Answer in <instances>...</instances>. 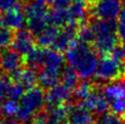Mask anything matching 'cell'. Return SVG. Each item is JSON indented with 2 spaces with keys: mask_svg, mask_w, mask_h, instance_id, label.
<instances>
[{
  "mask_svg": "<svg viewBox=\"0 0 125 124\" xmlns=\"http://www.w3.org/2000/svg\"><path fill=\"white\" fill-rule=\"evenodd\" d=\"M66 59L79 77L90 79L96 72L99 59L98 53L91 45L75 39L67 50Z\"/></svg>",
  "mask_w": 125,
  "mask_h": 124,
  "instance_id": "cell-1",
  "label": "cell"
},
{
  "mask_svg": "<svg viewBox=\"0 0 125 124\" xmlns=\"http://www.w3.org/2000/svg\"><path fill=\"white\" fill-rule=\"evenodd\" d=\"M65 69V59L62 53L45 49L43 66L38 76V82L42 89H51L61 79Z\"/></svg>",
  "mask_w": 125,
  "mask_h": 124,
  "instance_id": "cell-2",
  "label": "cell"
},
{
  "mask_svg": "<svg viewBox=\"0 0 125 124\" xmlns=\"http://www.w3.org/2000/svg\"><path fill=\"white\" fill-rule=\"evenodd\" d=\"M23 8L28 30L36 37L49 26V4L46 0H26Z\"/></svg>",
  "mask_w": 125,
  "mask_h": 124,
  "instance_id": "cell-3",
  "label": "cell"
},
{
  "mask_svg": "<svg viewBox=\"0 0 125 124\" xmlns=\"http://www.w3.org/2000/svg\"><path fill=\"white\" fill-rule=\"evenodd\" d=\"M125 77V62L111 54L101 56L95 72L96 82L106 84ZM95 81V80H94Z\"/></svg>",
  "mask_w": 125,
  "mask_h": 124,
  "instance_id": "cell-4",
  "label": "cell"
},
{
  "mask_svg": "<svg viewBox=\"0 0 125 124\" xmlns=\"http://www.w3.org/2000/svg\"><path fill=\"white\" fill-rule=\"evenodd\" d=\"M45 101L43 90L39 88H32L25 92L18 103L17 118L18 121H28L33 120L38 111L42 108Z\"/></svg>",
  "mask_w": 125,
  "mask_h": 124,
  "instance_id": "cell-5",
  "label": "cell"
},
{
  "mask_svg": "<svg viewBox=\"0 0 125 124\" xmlns=\"http://www.w3.org/2000/svg\"><path fill=\"white\" fill-rule=\"evenodd\" d=\"M121 0H100L90 5L89 14L93 19L115 20L122 11Z\"/></svg>",
  "mask_w": 125,
  "mask_h": 124,
  "instance_id": "cell-6",
  "label": "cell"
},
{
  "mask_svg": "<svg viewBox=\"0 0 125 124\" xmlns=\"http://www.w3.org/2000/svg\"><path fill=\"white\" fill-rule=\"evenodd\" d=\"M69 110V124H95L98 117L92 112L82 106L80 102L74 101L73 103H67Z\"/></svg>",
  "mask_w": 125,
  "mask_h": 124,
  "instance_id": "cell-7",
  "label": "cell"
},
{
  "mask_svg": "<svg viewBox=\"0 0 125 124\" xmlns=\"http://www.w3.org/2000/svg\"><path fill=\"white\" fill-rule=\"evenodd\" d=\"M0 60L4 71L7 74H11L12 76L21 70L24 59L21 57V54L16 51L13 48H3L0 52Z\"/></svg>",
  "mask_w": 125,
  "mask_h": 124,
  "instance_id": "cell-8",
  "label": "cell"
},
{
  "mask_svg": "<svg viewBox=\"0 0 125 124\" xmlns=\"http://www.w3.org/2000/svg\"><path fill=\"white\" fill-rule=\"evenodd\" d=\"M29 30L18 29L14 33V37L11 42V48L20 54L27 55L35 48L36 38Z\"/></svg>",
  "mask_w": 125,
  "mask_h": 124,
  "instance_id": "cell-9",
  "label": "cell"
},
{
  "mask_svg": "<svg viewBox=\"0 0 125 124\" xmlns=\"http://www.w3.org/2000/svg\"><path fill=\"white\" fill-rule=\"evenodd\" d=\"M3 24L11 28L12 30L21 29L23 28L26 23V17L24 14V8L21 6V4H16L14 7L5 12L2 17H0Z\"/></svg>",
  "mask_w": 125,
  "mask_h": 124,
  "instance_id": "cell-10",
  "label": "cell"
},
{
  "mask_svg": "<svg viewBox=\"0 0 125 124\" xmlns=\"http://www.w3.org/2000/svg\"><path fill=\"white\" fill-rule=\"evenodd\" d=\"M72 90H70V88L63 85L62 83L57 84L53 88L49 89V91L46 93L45 100L47 105H64L69 102L72 97Z\"/></svg>",
  "mask_w": 125,
  "mask_h": 124,
  "instance_id": "cell-11",
  "label": "cell"
},
{
  "mask_svg": "<svg viewBox=\"0 0 125 124\" xmlns=\"http://www.w3.org/2000/svg\"><path fill=\"white\" fill-rule=\"evenodd\" d=\"M77 32H78V28L70 26H67L65 28H62L59 31V34L58 35L51 48L53 50L60 53L67 51L70 46L71 45V43L77 38Z\"/></svg>",
  "mask_w": 125,
  "mask_h": 124,
  "instance_id": "cell-12",
  "label": "cell"
},
{
  "mask_svg": "<svg viewBox=\"0 0 125 124\" xmlns=\"http://www.w3.org/2000/svg\"><path fill=\"white\" fill-rule=\"evenodd\" d=\"M59 28L55 26H48L47 28L39 33L38 36H36V43L38 44L40 48H48L52 47L56 38L59 34Z\"/></svg>",
  "mask_w": 125,
  "mask_h": 124,
  "instance_id": "cell-13",
  "label": "cell"
},
{
  "mask_svg": "<svg viewBox=\"0 0 125 124\" xmlns=\"http://www.w3.org/2000/svg\"><path fill=\"white\" fill-rule=\"evenodd\" d=\"M44 54H45V49L34 48L29 53L25 55V64L28 66V69H31L35 71L42 69Z\"/></svg>",
  "mask_w": 125,
  "mask_h": 124,
  "instance_id": "cell-14",
  "label": "cell"
},
{
  "mask_svg": "<svg viewBox=\"0 0 125 124\" xmlns=\"http://www.w3.org/2000/svg\"><path fill=\"white\" fill-rule=\"evenodd\" d=\"M12 79L14 80L19 81L21 84H23L26 89H32L34 88L36 83L38 82V76L36 74V71L31 69H21L20 71L14 74L12 76Z\"/></svg>",
  "mask_w": 125,
  "mask_h": 124,
  "instance_id": "cell-15",
  "label": "cell"
},
{
  "mask_svg": "<svg viewBox=\"0 0 125 124\" xmlns=\"http://www.w3.org/2000/svg\"><path fill=\"white\" fill-rule=\"evenodd\" d=\"M14 84L15 81L12 78L7 74L0 73V102L11 100Z\"/></svg>",
  "mask_w": 125,
  "mask_h": 124,
  "instance_id": "cell-16",
  "label": "cell"
},
{
  "mask_svg": "<svg viewBox=\"0 0 125 124\" xmlns=\"http://www.w3.org/2000/svg\"><path fill=\"white\" fill-rule=\"evenodd\" d=\"M48 24L49 26L62 27L66 25V14L65 9L62 8H54L49 10L48 15Z\"/></svg>",
  "mask_w": 125,
  "mask_h": 124,
  "instance_id": "cell-17",
  "label": "cell"
},
{
  "mask_svg": "<svg viewBox=\"0 0 125 124\" xmlns=\"http://www.w3.org/2000/svg\"><path fill=\"white\" fill-rule=\"evenodd\" d=\"M78 77L79 75L71 67H65V69L63 70L62 76H61L62 84L68 88H70V90L75 89L80 82Z\"/></svg>",
  "mask_w": 125,
  "mask_h": 124,
  "instance_id": "cell-18",
  "label": "cell"
},
{
  "mask_svg": "<svg viewBox=\"0 0 125 124\" xmlns=\"http://www.w3.org/2000/svg\"><path fill=\"white\" fill-rule=\"evenodd\" d=\"M18 104L16 100H7L0 102V117L9 118L17 115Z\"/></svg>",
  "mask_w": 125,
  "mask_h": 124,
  "instance_id": "cell-19",
  "label": "cell"
},
{
  "mask_svg": "<svg viewBox=\"0 0 125 124\" xmlns=\"http://www.w3.org/2000/svg\"><path fill=\"white\" fill-rule=\"evenodd\" d=\"M14 37V31L6 27L0 18V49L6 48L10 45Z\"/></svg>",
  "mask_w": 125,
  "mask_h": 124,
  "instance_id": "cell-20",
  "label": "cell"
},
{
  "mask_svg": "<svg viewBox=\"0 0 125 124\" xmlns=\"http://www.w3.org/2000/svg\"><path fill=\"white\" fill-rule=\"evenodd\" d=\"M97 124H125L124 120L122 116L113 112H108V113L98 117Z\"/></svg>",
  "mask_w": 125,
  "mask_h": 124,
  "instance_id": "cell-21",
  "label": "cell"
},
{
  "mask_svg": "<svg viewBox=\"0 0 125 124\" xmlns=\"http://www.w3.org/2000/svg\"><path fill=\"white\" fill-rule=\"evenodd\" d=\"M33 124H57L55 121H53V119L49 114L43 110L42 111H39L35 115V117L33 118Z\"/></svg>",
  "mask_w": 125,
  "mask_h": 124,
  "instance_id": "cell-22",
  "label": "cell"
},
{
  "mask_svg": "<svg viewBox=\"0 0 125 124\" xmlns=\"http://www.w3.org/2000/svg\"><path fill=\"white\" fill-rule=\"evenodd\" d=\"M117 27H118V34L120 39L122 42L125 43V3L119 16Z\"/></svg>",
  "mask_w": 125,
  "mask_h": 124,
  "instance_id": "cell-23",
  "label": "cell"
},
{
  "mask_svg": "<svg viewBox=\"0 0 125 124\" xmlns=\"http://www.w3.org/2000/svg\"><path fill=\"white\" fill-rule=\"evenodd\" d=\"M18 3V0H0V12H6Z\"/></svg>",
  "mask_w": 125,
  "mask_h": 124,
  "instance_id": "cell-24",
  "label": "cell"
},
{
  "mask_svg": "<svg viewBox=\"0 0 125 124\" xmlns=\"http://www.w3.org/2000/svg\"><path fill=\"white\" fill-rule=\"evenodd\" d=\"M73 0H53L50 6H52L54 8H62L66 9L67 7L70 6Z\"/></svg>",
  "mask_w": 125,
  "mask_h": 124,
  "instance_id": "cell-25",
  "label": "cell"
},
{
  "mask_svg": "<svg viewBox=\"0 0 125 124\" xmlns=\"http://www.w3.org/2000/svg\"><path fill=\"white\" fill-rule=\"evenodd\" d=\"M0 124H22L18 120H11L7 118L0 117Z\"/></svg>",
  "mask_w": 125,
  "mask_h": 124,
  "instance_id": "cell-26",
  "label": "cell"
},
{
  "mask_svg": "<svg viewBox=\"0 0 125 124\" xmlns=\"http://www.w3.org/2000/svg\"><path fill=\"white\" fill-rule=\"evenodd\" d=\"M122 50H123V60L125 62V43L124 45H123V47H122Z\"/></svg>",
  "mask_w": 125,
  "mask_h": 124,
  "instance_id": "cell-27",
  "label": "cell"
},
{
  "mask_svg": "<svg viewBox=\"0 0 125 124\" xmlns=\"http://www.w3.org/2000/svg\"><path fill=\"white\" fill-rule=\"evenodd\" d=\"M46 1H47V3L49 4V5H51V3H52L53 0H46Z\"/></svg>",
  "mask_w": 125,
  "mask_h": 124,
  "instance_id": "cell-28",
  "label": "cell"
},
{
  "mask_svg": "<svg viewBox=\"0 0 125 124\" xmlns=\"http://www.w3.org/2000/svg\"><path fill=\"white\" fill-rule=\"evenodd\" d=\"M122 119L124 120V121H125V113L123 114V115H122Z\"/></svg>",
  "mask_w": 125,
  "mask_h": 124,
  "instance_id": "cell-29",
  "label": "cell"
},
{
  "mask_svg": "<svg viewBox=\"0 0 125 124\" xmlns=\"http://www.w3.org/2000/svg\"><path fill=\"white\" fill-rule=\"evenodd\" d=\"M0 65H1V60H0Z\"/></svg>",
  "mask_w": 125,
  "mask_h": 124,
  "instance_id": "cell-30",
  "label": "cell"
},
{
  "mask_svg": "<svg viewBox=\"0 0 125 124\" xmlns=\"http://www.w3.org/2000/svg\"><path fill=\"white\" fill-rule=\"evenodd\" d=\"M95 124H97V123H95Z\"/></svg>",
  "mask_w": 125,
  "mask_h": 124,
  "instance_id": "cell-31",
  "label": "cell"
}]
</instances>
